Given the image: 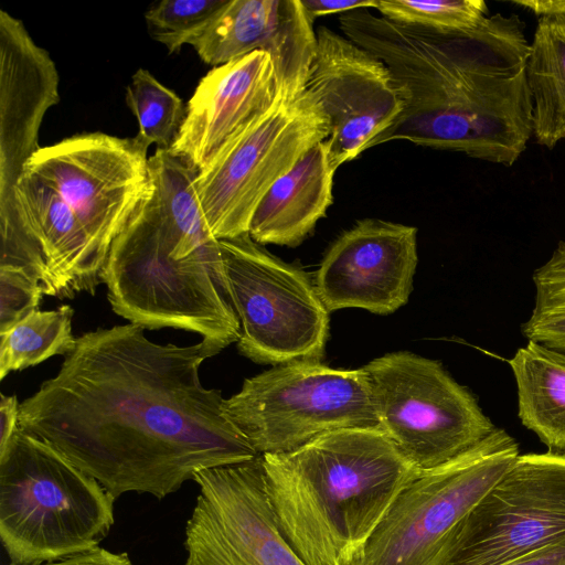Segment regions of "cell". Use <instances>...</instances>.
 <instances>
[{"mask_svg": "<svg viewBox=\"0 0 565 565\" xmlns=\"http://www.w3.org/2000/svg\"><path fill=\"white\" fill-rule=\"evenodd\" d=\"M214 355L203 340L159 344L130 322L87 331L20 403V429L116 499L166 498L202 470L259 455L223 414L221 391L201 382L200 366Z\"/></svg>", "mask_w": 565, "mask_h": 565, "instance_id": "6da1fadb", "label": "cell"}, {"mask_svg": "<svg viewBox=\"0 0 565 565\" xmlns=\"http://www.w3.org/2000/svg\"><path fill=\"white\" fill-rule=\"evenodd\" d=\"M338 21L343 35L386 64L404 102L371 148L404 140L504 167L520 159L533 136V105L519 15L495 13L468 31L398 23L371 9Z\"/></svg>", "mask_w": 565, "mask_h": 565, "instance_id": "7a4b0ae2", "label": "cell"}, {"mask_svg": "<svg viewBox=\"0 0 565 565\" xmlns=\"http://www.w3.org/2000/svg\"><path fill=\"white\" fill-rule=\"evenodd\" d=\"M151 191L114 241L103 271L113 311L143 329L199 334L218 354L237 342L217 239L201 211L199 171L169 150L149 157Z\"/></svg>", "mask_w": 565, "mask_h": 565, "instance_id": "3957f363", "label": "cell"}, {"mask_svg": "<svg viewBox=\"0 0 565 565\" xmlns=\"http://www.w3.org/2000/svg\"><path fill=\"white\" fill-rule=\"evenodd\" d=\"M262 456L278 526L306 565L355 563L422 471L380 426L327 431Z\"/></svg>", "mask_w": 565, "mask_h": 565, "instance_id": "277c9868", "label": "cell"}, {"mask_svg": "<svg viewBox=\"0 0 565 565\" xmlns=\"http://www.w3.org/2000/svg\"><path fill=\"white\" fill-rule=\"evenodd\" d=\"M115 500L58 450L21 429L0 449V539L10 565L97 547L115 522Z\"/></svg>", "mask_w": 565, "mask_h": 565, "instance_id": "5b68a950", "label": "cell"}, {"mask_svg": "<svg viewBox=\"0 0 565 565\" xmlns=\"http://www.w3.org/2000/svg\"><path fill=\"white\" fill-rule=\"evenodd\" d=\"M223 414L259 454L294 450L327 431L379 426L365 369L294 361L245 379Z\"/></svg>", "mask_w": 565, "mask_h": 565, "instance_id": "8992f818", "label": "cell"}, {"mask_svg": "<svg viewBox=\"0 0 565 565\" xmlns=\"http://www.w3.org/2000/svg\"><path fill=\"white\" fill-rule=\"evenodd\" d=\"M519 455L515 439L495 428L462 454L422 470L352 565H443L461 521Z\"/></svg>", "mask_w": 565, "mask_h": 565, "instance_id": "52a82bcc", "label": "cell"}, {"mask_svg": "<svg viewBox=\"0 0 565 565\" xmlns=\"http://www.w3.org/2000/svg\"><path fill=\"white\" fill-rule=\"evenodd\" d=\"M363 367L379 426L419 470L452 459L497 428L439 361L398 351Z\"/></svg>", "mask_w": 565, "mask_h": 565, "instance_id": "ba28073f", "label": "cell"}, {"mask_svg": "<svg viewBox=\"0 0 565 565\" xmlns=\"http://www.w3.org/2000/svg\"><path fill=\"white\" fill-rule=\"evenodd\" d=\"M220 247L241 324L239 353L260 364L321 361L329 311L309 275L271 255L248 233L220 239Z\"/></svg>", "mask_w": 565, "mask_h": 565, "instance_id": "9c48e42d", "label": "cell"}, {"mask_svg": "<svg viewBox=\"0 0 565 565\" xmlns=\"http://www.w3.org/2000/svg\"><path fill=\"white\" fill-rule=\"evenodd\" d=\"M328 137V120L308 89L294 100H279L195 179L196 198L213 235L226 239L248 233L269 188Z\"/></svg>", "mask_w": 565, "mask_h": 565, "instance_id": "30bf717a", "label": "cell"}, {"mask_svg": "<svg viewBox=\"0 0 565 565\" xmlns=\"http://www.w3.org/2000/svg\"><path fill=\"white\" fill-rule=\"evenodd\" d=\"M554 546H565V454H524L461 521L443 565H504Z\"/></svg>", "mask_w": 565, "mask_h": 565, "instance_id": "8fae6325", "label": "cell"}, {"mask_svg": "<svg viewBox=\"0 0 565 565\" xmlns=\"http://www.w3.org/2000/svg\"><path fill=\"white\" fill-rule=\"evenodd\" d=\"M148 148L137 136L79 134L41 147L25 171L62 198L107 258L151 191Z\"/></svg>", "mask_w": 565, "mask_h": 565, "instance_id": "7c38bea8", "label": "cell"}, {"mask_svg": "<svg viewBox=\"0 0 565 565\" xmlns=\"http://www.w3.org/2000/svg\"><path fill=\"white\" fill-rule=\"evenodd\" d=\"M193 481L184 565H306L278 526L262 455L202 470Z\"/></svg>", "mask_w": 565, "mask_h": 565, "instance_id": "4fadbf2b", "label": "cell"}, {"mask_svg": "<svg viewBox=\"0 0 565 565\" xmlns=\"http://www.w3.org/2000/svg\"><path fill=\"white\" fill-rule=\"evenodd\" d=\"M306 89L329 125L324 140L334 170L371 148L404 108L390 68L343 34L321 25Z\"/></svg>", "mask_w": 565, "mask_h": 565, "instance_id": "5bb4252c", "label": "cell"}, {"mask_svg": "<svg viewBox=\"0 0 565 565\" xmlns=\"http://www.w3.org/2000/svg\"><path fill=\"white\" fill-rule=\"evenodd\" d=\"M417 263L415 226L363 218L329 246L315 286L329 312L361 308L390 315L407 302Z\"/></svg>", "mask_w": 565, "mask_h": 565, "instance_id": "9a60e30c", "label": "cell"}, {"mask_svg": "<svg viewBox=\"0 0 565 565\" xmlns=\"http://www.w3.org/2000/svg\"><path fill=\"white\" fill-rule=\"evenodd\" d=\"M58 86L50 53L21 20L0 10V226L15 222L13 188L41 148L40 128L61 100Z\"/></svg>", "mask_w": 565, "mask_h": 565, "instance_id": "2e32d148", "label": "cell"}, {"mask_svg": "<svg viewBox=\"0 0 565 565\" xmlns=\"http://www.w3.org/2000/svg\"><path fill=\"white\" fill-rule=\"evenodd\" d=\"M190 45L214 67L255 51L267 53L279 99L290 102L306 90L317 34L300 0H228Z\"/></svg>", "mask_w": 565, "mask_h": 565, "instance_id": "e0dca14e", "label": "cell"}, {"mask_svg": "<svg viewBox=\"0 0 565 565\" xmlns=\"http://www.w3.org/2000/svg\"><path fill=\"white\" fill-rule=\"evenodd\" d=\"M279 100L271 57L255 51L213 67L186 104L169 151L199 172Z\"/></svg>", "mask_w": 565, "mask_h": 565, "instance_id": "ac0fdd59", "label": "cell"}, {"mask_svg": "<svg viewBox=\"0 0 565 565\" xmlns=\"http://www.w3.org/2000/svg\"><path fill=\"white\" fill-rule=\"evenodd\" d=\"M334 172L326 141L313 145L262 198L249 222L250 238L300 245L333 203Z\"/></svg>", "mask_w": 565, "mask_h": 565, "instance_id": "d6986e66", "label": "cell"}, {"mask_svg": "<svg viewBox=\"0 0 565 565\" xmlns=\"http://www.w3.org/2000/svg\"><path fill=\"white\" fill-rule=\"evenodd\" d=\"M518 392V417L548 451L565 454V352L527 341L508 361Z\"/></svg>", "mask_w": 565, "mask_h": 565, "instance_id": "ffe728a7", "label": "cell"}, {"mask_svg": "<svg viewBox=\"0 0 565 565\" xmlns=\"http://www.w3.org/2000/svg\"><path fill=\"white\" fill-rule=\"evenodd\" d=\"M525 72L533 137L540 146L553 149L565 139V15L539 19Z\"/></svg>", "mask_w": 565, "mask_h": 565, "instance_id": "44dd1931", "label": "cell"}, {"mask_svg": "<svg viewBox=\"0 0 565 565\" xmlns=\"http://www.w3.org/2000/svg\"><path fill=\"white\" fill-rule=\"evenodd\" d=\"M74 309L35 310L0 332V380L10 372L40 364L54 355L68 354L76 344Z\"/></svg>", "mask_w": 565, "mask_h": 565, "instance_id": "7402d4cb", "label": "cell"}, {"mask_svg": "<svg viewBox=\"0 0 565 565\" xmlns=\"http://www.w3.org/2000/svg\"><path fill=\"white\" fill-rule=\"evenodd\" d=\"M125 98L138 121L136 136L149 147L169 150L185 117L183 100L146 68L134 73Z\"/></svg>", "mask_w": 565, "mask_h": 565, "instance_id": "603a6c76", "label": "cell"}, {"mask_svg": "<svg viewBox=\"0 0 565 565\" xmlns=\"http://www.w3.org/2000/svg\"><path fill=\"white\" fill-rule=\"evenodd\" d=\"M534 307L521 324L527 341L565 352V242L533 273Z\"/></svg>", "mask_w": 565, "mask_h": 565, "instance_id": "cb8c5ba5", "label": "cell"}, {"mask_svg": "<svg viewBox=\"0 0 565 565\" xmlns=\"http://www.w3.org/2000/svg\"><path fill=\"white\" fill-rule=\"evenodd\" d=\"M374 9L392 21L438 31L472 30L489 17L482 0H375Z\"/></svg>", "mask_w": 565, "mask_h": 565, "instance_id": "d4e9b609", "label": "cell"}, {"mask_svg": "<svg viewBox=\"0 0 565 565\" xmlns=\"http://www.w3.org/2000/svg\"><path fill=\"white\" fill-rule=\"evenodd\" d=\"M227 1L162 0L145 13L148 33L169 53H178L207 29Z\"/></svg>", "mask_w": 565, "mask_h": 565, "instance_id": "484cf974", "label": "cell"}, {"mask_svg": "<svg viewBox=\"0 0 565 565\" xmlns=\"http://www.w3.org/2000/svg\"><path fill=\"white\" fill-rule=\"evenodd\" d=\"M43 296L40 282L25 271L0 266V332L38 310Z\"/></svg>", "mask_w": 565, "mask_h": 565, "instance_id": "4316f807", "label": "cell"}, {"mask_svg": "<svg viewBox=\"0 0 565 565\" xmlns=\"http://www.w3.org/2000/svg\"><path fill=\"white\" fill-rule=\"evenodd\" d=\"M31 565H134L127 553H114L99 546L57 561Z\"/></svg>", "mask_w": 565, "mask_h": 565, "instance_id": "83f0119b", "label": "cell"}, {"mask_svg": "<svg viewBox=\"0 0 565 565\" xmlns=\"http://www.w3.org/2000/svg\"><path fill=\"white\" fill-rule=\"evenodd\" d=\"M309 18L328 14H344L359 9H374L375 0H300Z\"/></svg>", "mask_w": 565, "mask_h": 565, "instance_id": "f1b7e54d", "label": "cell"}, {"mask_svg": "<svg viewBox=\"0 0 565 565\" xmlns=\"http://www.w3.org/2000/svg\"><path fill=\"white\" fill-rule=\"evenodd\" d=\"M20 403L17 395H0V449L6 447L20 429Z\"/></svg>", "mask_w": 565, "mask_h": 565, "instance_id": "f546056e", "label": "cell"}, {"mask_svg": "<svg viewBox=\"0 0 565 565\" xmlns=\"http://www.w3.org/2000/svg\"><path fill=\"white\" fill-rule=\"evenodd\" d=\"M504 565H565V546L546 547Z\"/></svg>", "mask_w": 565, "mask_h": 565, "instance_id": "4dcf8cb0", "label": "cell"}, {"mask_svg": "<svg viewBox=\"0 0 565 565\" xmlns=\"http://www.w3.org/2000/svg\"><path fill=\"white\" fill-rule=\"evenodd\" d=\"M511 3L522 7L535 15H565V0H513Z\"/></svg>", "mask_w": 565, "mask_h": 565, "instance_id": "1f68e13d", "label": "cell"}]
</instances>
